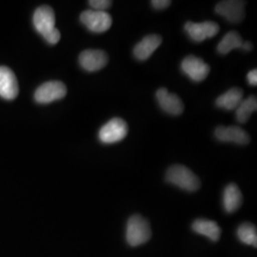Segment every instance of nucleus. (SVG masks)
<instances>
[{
  "instance_id": "obj_16",
  "label": "nucleus",
  "mask_w": 257,
  "mask_h": 257,
  "mask_svg": "<svg viewBox=\"0 0 257 257\" xmlns=\"http://www.w3.org/2000/svg\"><path fill=\"white\" fill-rule=\"evenodd\" d=\"M242 204V193L235 184H230L225 188L223 205L227 212L237 211Z\"/></svg>"
},
{
  "instance_id": "obj_13",
  "label": "nucleus",
  "mask_w": 257,
  "mask_h": 257,
  "mask_svg": "<svg viewBox=\"0 0 257 257\" xmlns=\"http://www.w3.org/2000/svg\"><path fill=\"white\" fill-rule=\"evenodd\" d=\"M156 99L161 109L172 115H179L183 112L182 100L175 93L169 92L166 88H160L156 92Z\"/></svg>"
},
{
  "instance_id": "obj_6",
  "label": "nucleus",
  "mask_w": 257,
  "mask_h": 257,
  "mask_svg": "<svg viewBox=\"0 0 257 257\" xmlns=\"http://www.w3.org/2000/svg\"><path fill=\"white\" fill-rule=\"evenodd\" d=\"M67 88L60 81H49L39 86L35 92V99L40 104H49L64 98Z\"/></svg>"
},
{
  "instance_id": "obj_9",
  "label": "nucleus",
  "mask_w": 257,
  "mask_h": 257,
  "mask_svg": "<svg viewBox=\"0 0 257 257\" xmlns=\"http://www.w3.org/2000/svg\"><path fill=\"white\" fill-rule=\"evenodd\" d=\"M215 13L231 23H239L245 18V2L237 0L221 1L215 6Z\"/></svg>"
},
{
  "instance_id": "obj_2",
  "label": "nucleus",
  "mask_w": 257,
  "mask_h": 257,
  "mask_svg": "<svg viewBox=\"0 0 257 257\" xmlns=\"http://www.w3.org/2000/svg\"><path fill=\"white\" fill-rule=\"evenodd\" d=\"M166 180L188 192H195L200 188L199 178L185 166H172L167 171Z\"/></svg>"
},
{
  "instance_id": "obj_12",
  "label": "nucleus",
  "mask_w": 257,
  "mask_h": 257,
  "mask_svg": "<svg viewBox=\"0 0 257 257\" xmlns=\"http://www.w3.org/2000/svg\"><path fill=\"white\" fill-rule=\"evenodd\" d=\"M214 136L219 141L247 145L249 142L248 133L237 126H219L215 128Z\"/></svg>"
},
{
  "instance_id": "obj_24",
  "label": "nucleus",
  "mask_w": 257,
  "mask_h": 257,
  "mask_svg": "<svg viewBox=\"0 0 257 257\" xmlns=\"http://www.w3.org/2000/svg\"><path fill=\"white\" fill-rule=\"evenodd\" d=\"M252 44L249 42V41H246V42H244L243 41V43H242V46L240 49H242V50H244V51H246V52H249L251 49H252Z\"/></svg>"
},
{
  "instance_id": "obj_8",
  "label": "nucleus",
  "mask_w": 257,
  "mask_h": 257,
  "mask_svg": "<svg viewBox=\"0 0 257 257\" xmlns=\"http://www.w3.org/2000/svg\"><path fill=\"white\" fill-rule=\"evenodd\" d=\"M189 37L195 42H202L205 39L213 37L219 32V25L212 21H206L202 23L187 22L184 26Z\"/></svg>"
},
{
  "instance_id": "obj_17",
  "label": "nucleus",
  "mask_w": 257,
  "mask_h": 257,
  "mask_svg": "<svg viewBox=\"0 0 257 257\" xmlns=\"http://www.w3.org/2000/svg\"><path fill=\"white\" fill-rule=\"evenodd\" d=\"M193 230L215 242L220 238L221 229L214 221L197 219L193 222Z\"/></svg>"
},
{
  "instance_id": "obj_1",
  "label": "nucleus",
  "mask_w": 257,
  "mask_h": 257,
  "mask_svg": "<svg viewBox=\"0 0 257 257\" xmlns=\"http://www.w3.org/2000/svg\"><path fill=\"white\" fill-rule=\"evenodd\" d=\"M33 22L36 30L49 44L55 45L60 40V32L55 28V12L50 6L38 7L34 14Z\"/></svg>"
},
{
  "instance_id": "obj_7",
  "label": "nucleus",
  "mask_w": 257,
  "mask_h": 257,
  "mask_svg": "<svg viewBox=\"0 0 257 257\" xmlns=\"http://www.w3.org/2000/svg\"><path fill=\"white\" fill-rule=\"evenodd\" d=\"M181 69L184 74H187L195 82L205 80L210 73V66L206 64L201 58L194 55H189L184 58Z\"/></svg>"
},
{
  "instance_id": "obj_22",
  "label": "nucleus",
  "mask_w": 257,
  "mask_h": 257,
  "mask_svg": "<svg viewBox=\"0 0 257 257\" xmlns=\"http://www.w3.org/2000/svg\"><path fill=\"white\" fill-rule=\"evenodd\" d=\"M172 4L170 0H153L152 5L156 10H163L168 8Z\"/></svg>"
},
{
  "instance_id": "obj_15",
  "label": "nucleus",
  "mask_w": 257,
  "mask_h": 257,
  "mask_svg": "<svg viewBox=\"0 0 257 257\" xmlns=\"http://www.w3.org/2000/svg\"><path fill=\"white\" fill-rule=\"evenodd\" d=\"M243 100V91L240 88H231L229 91L221 94L216 99L217 107L224 110H236L239 104Z\"/></svg>"
},
{
  "instance_id": "obj_20",
  "label": "nucleus",
  "mask_w": 257,
  "mask_h": 257,
  "mask_svg": "<svg viewBox=\"0 0 257 257\" xmlns=\"http://www.w3.org/2000/svg\"><path fill=\"white\" fill-rule=\"evenodd\" d=\"M237 235L239 239L248 245L257 246L256 227L250 223L242 224L237 230Z\"/></svg>"
},
{
  "instance_id": "obj_4",
  "label": "nucleus",
  "mask_w": 257,
  "mask_h": 257,
  "mask_svg": "<svg viewBox=\"0 0 257 257\" xmlns=\"http://www.w3.org/2000/svg\"><path fill=\"white\" fill-rule=\"evenodd\" d=\"M80 21L88 30L95 34H101L108 31L112 23L111 17L107 12L94 10L84 11L80 15Z\"/></svg>"
},
{
  "instance_id": "obj_18",
  "label": "nucleus",
  "mask_w": 257,
  "mask_h": 257,
  "mask_svg": "<svg viewBox=\"0 0 257 257\" xmlns=\"http://www.w3.org/2000/svg\"><path fill=\"white\" fill-rule=\"evenodd\" d=\"M243 40L237 32H229L217 46V52L220 55H227L234 49H240Z\"/></svg>"
},
{
  "instance_id": "obj_23",
  "label": "nucleus",
  "mask_w": 257,
  "mask_h": 257,
  "mask_svg": "<svg viewBox=\"0 0 257 257\" xmlns=\"http://www.w3.org/2000/svg\"><path fill=\"white\" fill-rule=\"evenodd\" d=\"M247 79L249 85L251 86H256L257 85V70L253 69L251 70L248 75H247Z\"/></svg>"
},
{
  "instance_id": "obj_5",
  "label": "nucleus",
  "mask_w": 257,
  "mask_h": 257,
  "mask_svg": "<svg viewBox=\"0 0 257 257\" xmlns=\"http://www.w3.org/2000/svg\"><path fill=\"white\" fill-rule=\"evenodd\" d=\"M128 125L119 117H114L107 122L99 131L98 138L104 144L119 142L127 137Z\"/></svg>"
},
{
  "instance_id": "obj_11",
  "label": "nucleus",
  "mask_w": 257,
  "mask_h": 257,
  "mask_svg": "<svg viewBox=\"0 0 257 257\" xmlns=\"http://www.w3.org/2000/svg\"><path fill=\"white\" fill-rule=\"evenodd\" d=\"M19 83L13 71L8 67H0V96L7 100L17 98L19 94Z\"/></svg>"
},
{
  "instance_id": "obj_14",
  "label": "nucleus",
  "mask_w": 257,
  "mask_h": 257,
  "mask_svg": "<svg viewBox=\"0 0 257 257\" xmlns=\"http://www.w3.org/2000/svg\"><path fill=\"white\" fill-rule=\"evenodd\" d=\"M162 43V37L158 35H149L144 37L134 49V55L140 61L147 60Z\"/></svg>"
},
{
  "instance_id": "obj_3",
  "label": "nucleus",
  "mask_w": 257,
  "mask_h": 257,
  "mask_svg": "<svg viewBox=\"0 0 257 257\" xmlns=\"http://www.w3.org/2000/svg\"><path fill=\"white\" fill-rule=\"evenodd\" d=\"M152 236L150 224L139 214L133 215L128 221L126 237L128 244L137 247L148 242Z\"/></svg>"
},
{
  "instance_id": "obj_19",
  "label": "nucleus",
  "mask_w": 257,
  "mask_h": 257,
  "mask_svg": "<svg viewBox=\"0 0 257 257\" xmlns=\"http://www.w3.org/2000/svg\"><path fill=\"white\" fill-rule=\"evenodd\" d=\"M257 109L256 96L250 95L248 98L242 100L236 108V118L239 123H246L249 116Z\"/></svg>"
},
{
  "instance_id": "obj_10",
  "label": "nucleus",
  "mask_w": 257,
  "mask_h": 257,
  "mask_svg": "<svg viewBox=\"0 0 257 257\" xmlns=\"http://www.w3.org/2000/svg\"><path fill=\"white\" fill-rule=\"evenodd\" d=\"M79 64L87 72H97L109 61L108 55L102 50H86L79 55Z\"/></svg>"
},
{
  "instance_id": "obj_21",
  "label": "nucleus",
  "mask_w": 257,
  "mask_h": 257,
  "mask_svg": "<svg viewBox=\"0 0 257 257\" xmlns=\"http://www.w3.org/2000/svg\"><path fill=\"white\" fill-rule=\"evenodd\" d=\"M112 2L110 0H91L89 1V5L92 7L94 11H100L105 12L106 10L109 9L111 6Z\"/></svg>"
}]
</instances>
